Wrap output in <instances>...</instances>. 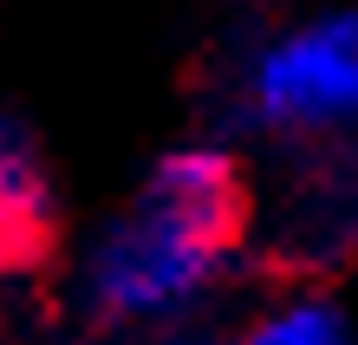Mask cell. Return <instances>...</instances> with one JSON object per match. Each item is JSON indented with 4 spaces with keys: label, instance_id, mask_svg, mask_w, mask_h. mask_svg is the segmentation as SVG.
<instances>
[{
    "label": "cell",
    "instance_id": "1",
    "mask_svg": "<svg viewBox=\"0 0 358 345\" xmlns=\"http://www.w3.org/2000/svg\"><path fill=\"white\" fill-rule=\"evenodd\" d=\"M248 189L222 150H176L163 157L131 209L98 234L85 261V307L104 326H170L241 241Z\"/></svg>",
    "mask_w": 358,
    "mask_h": 345
},
{
    "label": "cell",
    "instance_id": "2",
    "mask_svg": "<svg viewBox=\"0 0 358 345\" xmlns=\"http://www.w3.org/2000/svg\"><path fill=\"white\" fill-rule=\"evenodd\" d=\"M248 111L267 131H358V13H313L248 59Z\"/></svg>",
    "mask_w": 358,
    "mask_h": 345
},
{
    "label": "cell",
    "instance_id": "3",
    "mask_svg": "<svg viewBox=\"0 0 358 345\" xmlns=\"http://www.w3.org/2000/svg\"><path fill=\"white\" fill-rule=\"evenodd\" d=\"M235 345H352V326H345V313L332 307V300L300 293V300H287V307L261 313Z\"/></svg>",
    "mask_w": 358,
    "mask_h": 345
},
{
    "label": "cell",
    "instance_id": "4",
    "mask_svg": "<svg viewBox=\"0 0 358 345\" xmlns=\"http://www.w3.org/2000/svg\"><path fill=\"white\" fill-rule=\"evenodd\" d=\"M228 345H235V339H228Z\"/></svg>",
    "mask_w": 358,
    "mask_h": 345
}]
</instances>
